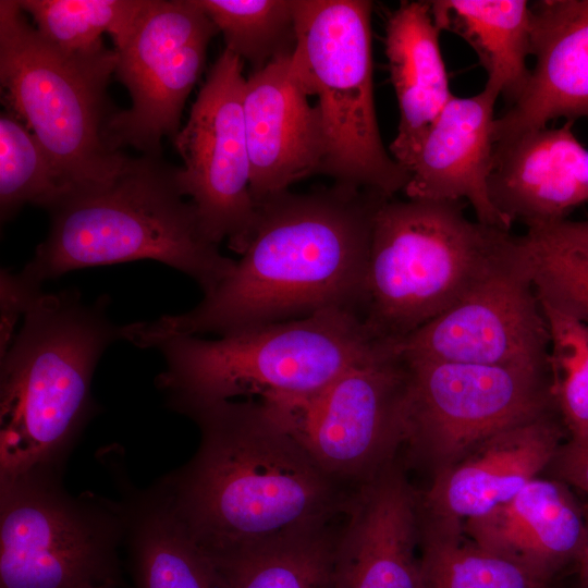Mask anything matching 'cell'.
Returning a JSON list of instances; mask_svg holds the SVG:
<instances>
[{
	"label": "cell",
	"mask_w": 588,
	"mask_h": 588,
	"mask_svg": "<svg viewBox=\"0 0 588 588\" xmlns=\"http://www.w3.org/2000/svg\"><path fill=\"white\" fill-rule=\"evenodd\" d=\"M336 536L332 588H421L418 501L400 469L387 464L348 497Z\"/></svg>",
	"instance_id": "9a60e30c"
},
{
	"label": "cell",
	"mask_w": 588,
	"mask_h": 588,
	"mask_svg": "<svg viewBox=\"0 0 588 588\" xmlns=\"http://www.w3.org/2000/svg\"><path fill=\"white\" fill-rule=\"evenodd\" d=\"M441 30L462 37L487 72L486 85L509 105L522 96L530 76L531 7L525 0L429 1Z\"/></svg>",
	"instance_id": "cb8c5ba5"
},
{
	"label": "cell",
	"mask_w": 588,
	"mask_h": 588,
	"mask_svg": "<svg viewBox=\"0 0 588 588\" xmlns=\"http://www.w3.org/2000/svg\"><path fill=\"white\" fill-rule=\"evenodd\" d=\"M462 526L470 540L548 584L578 561L588 542L585 516L566 485L538 477L504 504Z\"/></svg>",
	"instance_id": "44dd1931"
},
{
	"label": "cell",
	"mask_w": 588,
	"mask_h": 588,
	"mask_svg": "<svg viewBox=\"0 0 588 588\" xmlns=\"http://www.w3.org/2000/svg\"><path fill=\"white\" fill-rule=\"evenodd\" d=\"M245 83L243 60L224 49L172 140L184 162L176 168L177 186L191 197L204 233L217 245L228 238L238 254L257 216L243 112Z\"/></svg>",
	"instance_id": "5bb4252c"
},
{
	"label": "cell",
	"mask_w": 588,
	"mask_h": 588,
	"mask_svg": "<svg viewBox=\"0 0 588 588\" xmlns=\"http://www.w3.org/2000/svg\"><path fill=\"white\" fill-rule=\"evenodd\" d=\"M403 358L405 442L439 469L554 403L549 370Z\"/></svg>",
	"instance_id": "7c38bea8"
},
{
	"label": "cell",
	"mask_w": 588,
	"mask_h": 588,
	"mask_svg": "<svg viewBox=\"0 0 588 588\" xmlns=\"http://www.w3.org/2000/svg\"><path fill=\"white\" fill-rule=\"evenodd\" d=\"M559 441L550 412L500 431L439 469L422 504L432 519L462 523L485 516L551 464Z\"/></svg>",
	"instance_id": "ffe728a7"
},
{
	"label": "cell",
	"mask_w": 588,
	"mask_h": 588,
	"mask_svg": "<svg viewBox=\"0 0 588 588\" xmlns=\"http://www.w3.org/2000/svg\"><path fill=\"white\" fill-rule=\"evenodd\" d=\"M99 588H119V583L108 584Z\"/></svg>",
	"instance_id": "e575fe53"
},
{
	"label": "cell",
	"mask_w": 588,
	"mask_h": 588,
	"mask_svg": "<svg viewBox=\"0 0 588 588\" xmlns=\"http://www.w3.org/2000/svg\"><path fill=\"white\" fill-rule=\"evenodd\" d=\"M393 345L406 358L550 371L526 235L514 236L454 304Z\"/></svg>",
	"instance_id": "4fadbf2b"
},
{
	"label": "cell",
	"mask_w": 588,
	"mask_h": 588,
	"mask_svg": "<svg viewBox=\"0 0 588 588\" xmlns=\"http://www.w3.org/2000/svg\"><path fill=\"white\" fill-rule=\"evenodd\" d=\"M579 588H588V542L576 562Z\"/></svg>",
	"instance_id": "836d02e7"
},
{
	"label": "cell",
	"mask_w": 588,
	"mask_h": 588,
	"mask_svg": "<svg viewBox=\"0 0 588 588\" xmlns=\"http://www.w3.org/2000/svg\"><path fill=\"white\" fill-rule=\"evenodd\" d=\"M514 236L470 221L460 201L384 199L368 256L366 326L380 340L408 335L454 304Z\"/></svg>",
	"instance_id": "8992f818"
},
{
	"label": "cell",
	"mask_w": 588,
	"mask_h": 588,
	"mask_svg": "<svg viewBox=\"0 0 588 588\" xmlns=\"http://www.w3.org/2000/svg\"><path fill=\"white\" fill-rule=\"evenodd\" d=\"M371 10L367 0H293L292 65L308 96L318 97L320 173L392 198L409 173L384 148L377 123Z\"/></svg>",
	"instance_id": "ba28073f"
},
{
	"label": "cell",
	"mask_w": 588,
	"mask_h": 588,
	"mask_svg": "<svg viewBox=\"0 0 588 588\" xmlns=\"http://www.w3.org/2000/svg\"><path fill=\"white\" fill-rule=\"evenodd\" d=\"M439 34L429 1H402L387 21L385 54L400 110L389 149L406 171L425 134L454 96Z\"/></svg>",
	"instance_id": "7402d4cb"
},
{
	"label": "cell",
	"mask_w": 588,
	"mask_h": 588,
	"mask_svg": "<svg viewBox=\"0 0 588 588\" xmlns=\"http://www.w3.org/2000/svg\"><path fill=\"white\" fill-rule=\"evenodd\" d=\"M529 234L588 256V220L569 221L565 219L530 231Z\"/></svg>",
	"instance_id": "d6a6232c"
},
{
	"label": "cell",
	"mask_w": 588,
	"mask_h": 588,
	"mask_svg": "<svg viewBox=\"0 0 588 588\" xmlns=\"http://www.w3.org/2000/svg\"><path fill=\"white\" fill-rule=\"evenodd\" d=\"M539 301L549 334L551 394L571 441L588 442V324Z\"/></svg>",
	"instance_id": "f1b7e54d"
},
{
	"label": "cell",
	"mask_w": 588,
	"mask_h": 588,
	"mask_svg": "<svg viewBox=\"0 0 588 588\" xmlns=\"http://www.w3.org/2000/svg\"><path fill=\"white\" fill-rule=\"evenodd\" d=\"M387 342L370 332L362 314L343 308L215 340L177 335L155 346L166 359L157 384L184 414L236 396L296 400L318 392Z\"/></svg>",
	"instance_id": "5b68a950"
},
{
	"label": "cell",
	"mask_w": 588,
	"mask_h": 588,
	"mask_svg": "<svg viewBox=\"0 0 588 588\" xmlns=\"http://www.w3.org/2000/svg\"><path fill=\"white\" fill-rule=\"evenodd\" d=\"M335 540L327 526L253 549L208 553L226 588H332Z\"/></svg>",
	"instance_id": "d4e9b609"
},
{
	"label": "cell",
	"mask_w": 588,
	"mask_h": 588,
	"mask_svg": "<svg viewBox=\"0 0 588 588\" xmlns=\"http://www.w3.org/2000/svg\"><path fill=\"white\" fill-rule=\"evenodd\" d=\"M217 26L196 0H144L126 32L114 42L115 77L132 106L112 113L105 130L113 151L133 147L161 156L163 137L181 130L185 101L198 81Z\"/></svg>",
	"instance_id": "8fae6325"
},
{
	"label": "cell",
	"mask_w": 588,
	"mask_h": 588,
	"mask_svg": "<svg viewBox=\"0 0 588 588\" xmlns=\"http://www.w3.org/2000/svg\"><path fill=\"white\" fill-rule=\"evenodd\" d=\"M282 54L250 73L243 112L250 163V193L256 206L290 185L320 173L324 139L317 107Z\"/></svg>",
	"instance_id": "2e32d148"
},
{
	"label": "cell",
	"mask_w": 588,
	"mask_h": 588,
	"mask_svg": "<svg viewBox=\"0 0 588 588\" xmlns=\"http://www.w3.org/2000/svg\"><path fill=\"white\" fill-rule=\"evenodd\" d=\"M223 34L225 49L253 72L292 53L296 44L293 0H196Z\"/></svg>",
	"instance_id": "4316f807"
},
{
	"label": "cell",
	"mask_w": 588,
	"mask_h": 588,
	"mask_svg": "<svg viewBox=\"0 0 588 588\" xmlns=\"http://www.w3.org/2000/svg\"><path fill=\"white\" fill-rule=\"evenodd\" d=\"M201 440L162 488L211 555L253 549L328 526L348 497L261 403L225 401L186 413Z\"/></svg>",
	"instance_id": "7a4b0ae2"
},
{
	"label": "cell",
	"mask_w": 588,
	"mask_h": 588,
	"mask_svg": "<svg viewBox=\"0 0 588 588\" xmlns=\"http://www.w3.org/2000/svg\"><path fill=\"white\" fill-rule=\"evenodd\" d=\"M125 507L135 588H226L162 487Z\"/></svg>",
	"instance_id": "603a6c76"
},
{
	"label": "cell",
	"mask_w": 588,
	"mask_h": 588,
	"mask_svg": "<svg viewBox=\"0 0 588 588\" xmlns=\"http://www.w3.org/2000/svg\"><path fill=\"white\" fill-rule=\"evenodd\" d=\"M531 7L535 66L516 102L494 121V142L588 118V0H542Z\"/></svg>",
	"instance_id": "d6986e66"
},
{
	"label": "cell",
	"mask_w": 588,
	"mask_h": 588,
	"mask_svg": "<svg viewBox=\"0 0 588 588\" xmlns=\"http://www.w3.org/2000/svg\"><path fill=\"white\" fill-rule=\"evenodd\" d=\"M70 194L46 150L11 111L0 115V213L12 217L23 205L50 210Z\"/></svg>",
	"instance_id": "83f0119b"
},
{
	"label": "cell",
	"mask_w": 588,
	"mask_h": 588,
	"mask_svg": "<svg viewBox=\"0 0 588 588\" xmlns=\"http://www.w3.org/2000/svg\"><path fill=\"white\" fill-rule=\"evenodd\" d=\"M47 238L17 273L40 287L71 270L150 259L211 293L234 270L184 200L176 168L161 156L126 157L109 179L78 187L52 207Z\"/></svg>",
	"instance_id": "3957f363"
},
{
	"label": "cell",
	"mask_w": 588,
	"mask_h": 588,
	"mask_svg": "<svg viewBox=\"0 0 588 588\" xmlns=\"http://www.w3.org/2000/svg\"><path fill=\"white\" fill-rule=\"evenodd\" d=\"M29 13L37 32L66 52H83L102 45L103 33L113 44L126 32L144 0H17Z\"/></svg>",
	"instance_id": "f546056e"
},
{
	"label": "cell",
	"mask_w": 588,
	"mask_h": 588,
	"mask_svg": "<svg viewBox=\"0 0 588 588\" xmlns=\"http://www.w3.org/2000/svg\"><path fill=\"white\" fill-rule=\"evenodd\" d=\"M421 543V588H549L540 577L473 540L461 522L432 519Z\"/></svg>",
	"instance_id": "484cf974"
},
{
	"label": "cell",
	"mask_w": 588,
	"mask_h": 588,
	"mask_svg": "<svg viewBox=\"0 0 588 588\" xmlns=\"http://www.w3.org/2000/svg\"><path fill=\"white\" fill-rule=\"evenodd\" d=\"M538 299L588 324V256L525 234Z\"/></svg>",
	"instance_id": "4dcf8cb0"
},
{
	"label": "cell",
	"mask_w": 588,
	"mask_h": 588,
	"mask_svg": "<svg viewBox=\"0 0 588 588\" xmlns=\"http://www.w3.org/2000/svg\"><path fill=\"white\" fill-rule=\"evenodd\" d=\"M551 464L561 481L588 494V442L561 445Z\"/></svg>",
	"instance_id": "1f68e13d"
},
{
	"label": "cell",
	"mask_w": 588,
	"mask_h": 588,
	"mask_svg": "<svg viewBox=\"0 0 588 588\" xmlns=\"http://www.w3.org/2000/svg\"><path fill=\"white\" fill-rule=\"evenodd\" d=\"M387 198L334 184L304 194L287 189L264 200L226 279L195 308L123 326L122 338L155 347L172 336H221L329 308L363 315L375 216Z\"/></svg>",
	"instance_id": "6da1fadb"
},
{
	"label": "cell",
	"mask_w": 588,
	"mask_h": 588,
	"mask_svg": "<svg viewBox=\"0 0 588 588\" xmlns=\"http://www.w3.org/2000/svg\"><path fill=\"white\" fill-rule=\"evenodd\" d=\"M407 366L388 341L318 392L262 403L333 481L363 483L405 442Z\"/></svg>",
	"instance_id": "30bf717a"
},
{
	"label": "cell",
	"mask_w": 588,
	"mask_h": 588,
	"mask_svg": "<svg viewBox=\"0 0 588 588\" xmlns=\"http://www.w3.org/2000/svg\"><path fill=\"white\" fill-rule=\"evenodd\" d=\"M500 93L485 84L469 97L453 96L422 138L407 171L409 199L467 200L477 221L511 231L493 205L489 176L494 155V106Z\"/></svg>",
	"instance_id": "e0dca14e"
},
{
	"label": "cell",
	"mask_w": 588,
	"mask_h": 588,
	"mask_svg": "<svg viewBox=\"0 0 588 588\" xmlns=\"http://www.w3.org/2000/svg\"><path fill=\"white\" fill-rule=\"evenodd\" d=\"M572 121L497 142L489 176L495 208L527 231L565 220L588 200V150Z\"/></svg>",
	"instance_id": "ac0fdd59"
},
{
	"label": "cell",
	"mask_w": 588,
	"mask_h": 588,
	"mask_svg": "<svg viewBox=\"0 0 588 588\" xmlns=\"http://www.w3.org/2000/svg\"><path fill=\"white\" fill-rule=\"evenodd\" d=\"M126 509L73 498L56 473L0 486V588H99L119 583Z\"/></svg>",
	"instance_id": "9c48e42d"
},
{
	"label": "cell",
	"mask_w": 588,
	"mask_h": 588,
	"mask_svg": "<svg viewBox=\"0 0 588 588\" xmlns=\"http://www.w3.org/2000/svg\"><path fill=\"white\" fill-rule=\"evenodd\" d=\"M118 339L102 303L74 291L33 296L1 354L0 486L56 473L90 415L95 367Z\"/></svg>",
	"instance_id": "277c9868"
},
{
	"label": "cell",
	"mask_w": 588,
	"mask_h": 588,
	"mask_svg": "<svg viewBox=\"0 0 588 588\" xmlns=\"http://www.w3.org/2000/svg\"><path fill=\"white\" fill-rule=\"evenodd\" d=\"M118 63L102 44L63 51L45 40L17 0L0 1V83L10 111L39 140L70 193L112 176L127 156L105 142L107 87Z\"/></svg>",
	"instance_id": "52a82bcc"
}]
</instances>
